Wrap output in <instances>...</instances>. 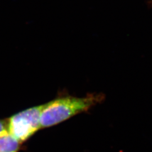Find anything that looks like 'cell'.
<instances>
[{
	"label": "cell",
	"instance_id": "cell-1",
	"mask_svg": "<svg viewBox=\"0 0 152 152\" xmlns=\"http://www.w3.org/2000/svg\"><path fill=\"white\" fill-rule=\"evenodd\" d=\"M104 100L103 94H91L83 98L65 96L44 104L41 118V129L59 124L71 117L86 112Z\"/></svg>",
	"mask_w": 152,
	"mask_h": 152
},
{
	"label": "cell",
	"instance_id": "cell-2",
	"mask_svg": "<svg viewBox=\"0 0 152 152\" xmlns=\"http://www.w3.org/2000/svg\"><path fill=\"white\" fill-rule=\"evenodd\" d=\"M44 104L27 109L7 118L8 131L21 144L41 130L40 118Z\"/></svg>",
	"mask_w": 152,
	"mask_h": 152
},
{
	"label": "cell",
	"instance_id": "cell-4",
	"mask_svg": "<svg viewBox=\"0 0 152 152\" xmlns=\"http://www.w3.org/2000/svg\"><path fill=\"white\" fill-rule=\"evenodd\" d=\"M7 130V119L0 120V134Z\"/></svg>",
	"mask_w": 152,
	"mask_h": 152
},
{
	"label": "cell",
	"instance_id": "cell-3",
	"mask_svg": "<svg viewBox=\"0 0 152 152\" xmlns=\"http://www.w3.org/2000/svg\"><path fill=\"white\" fill-rule=\"evenodd\" d=\"M22 145L8 130L0 134V152H18Z\"/></svg>",
	"mask_w": 152,
	"mask_h": 152
}]
</instances>
